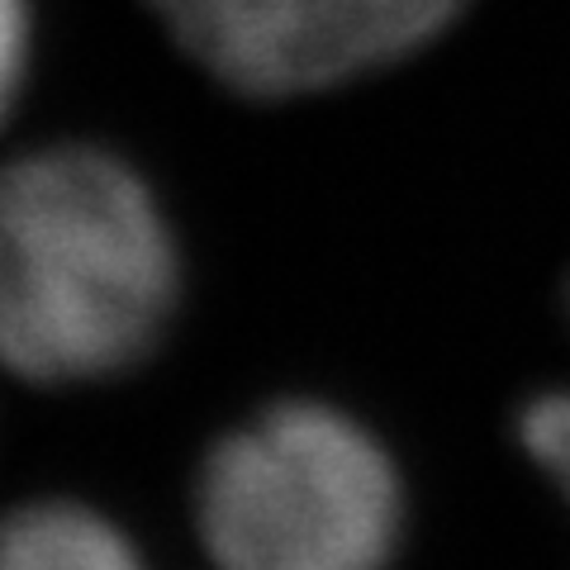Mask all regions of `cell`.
I'll return each mask as SVG.
<instances>
[{"label":"cell","instance_id":"277c9868","mask_svg":"<svg viewBox=\"0 0 570 570\" xmlns=\"http://www.w3.org/2000/svg\"><path fill=\"white\" fill-rule=\"evenodd\" d=\"M0 570H142V557L105 513L33 499L0 519Z\"/></svg>","mask_w":570,"mask_h":570},{"label":"cell","instance_id":"8992f818","mask_svg":"<svg viewBox=\"0 0 570 570\" xmlns=\"http://www.w3.org/2000/svg\"><path fill=\"white\" fill-rule=\"evenodd\" d=\"M29 52H33L29 0H0V124L10 119L14 100H20V91H24Z\"/></svg>","mask_w":570,"mask_h":570},{"label":"cell","instance_id":"7a4b0ae2","mask_svg":"<svg viewBox=\"0 0 570 570\" xmlns=\"http://www.w3.org/2000/svg\"><path fill=\"white\" fill-rule=\"evenodd\" d=\"M195 528L219 570H390L404 480L366 423L281 400L205 452Z\"/></svg>","mask_w":570,"mask_h":570},{"label":"cell","instance_id":"6da1fadb","mask_svg":"<svg viewBox=\"0 0 570 570\" xmlns=\"http://www.w3.org/2000/svg\"><path fill=\"white\" fill-rule=\"evenodd\" d=\"M181 309V253L119 153L62 142L0 163V366L29 385L138 371Z\"/></svg>","mask_w":570,"mask_h":570},{"label":"cell","instance_id":"3957f363","mask_svg":"<svg viewBox=\"0 0 570 570\" xmlns=\"http://www.w3.org/2000/svg\"><path fill=\"white\" fill-rule=\"evenodd\" d=\"M214 81L253 100L328 91L433 43L466 0H148Z\"/></svg>","mask_w":570,"mask_h":570},{"label":"cell","instance_id":"5b68a950","mask_svg":"<svg viewBox=\"0 0 570 570\" xmlns=\"http://www.w3.org/2000/svg\"><path fill=\"white\" fill-rule=\"evenodd\" d=\"M519 438L528 456L570 499V390H547V395L528 400L519 414Z\"/></svg>","mask_w":570,"mask_h":570}]
</instances>
